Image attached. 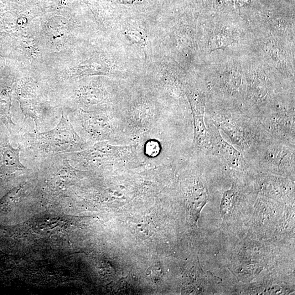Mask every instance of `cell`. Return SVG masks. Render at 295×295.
Here are the masks:
<instances>
[{"instance_id":"9","label":"cell","mask_w":295,"mask_h":295,"mask_svg":"<svg viewBox=\"0 0 295 295\" xmlns=\"http://www.w3.org/2000/svg\"><path fill=\"white\" fill-rule=\"evenodd\" d=\"M126 37L131 42L135 43H143L145 42V36L143 33L136 29L129 30L126 33Z\"/></svg>"},{"instance_id":"3","label":"cell","mask_w":295,"mask_h":295,"mask_svg":"<svg viewBox=\"0 0 295 295\" xmlns=\"http://www.w3.org/2000/svg\"><path fill=\"white\" fill-rule=\"evenodd\" d=\"M193 270L189 272H186L183 285L186 288H189L194 291L195 289L199 290L200 292H203L205 288L210 287L214 284H219L221 279L218 277L214 276L211 272L208 275H206L200 265L193 266Z\"/></svg>"},{"instance_id":"1","label":"cell","mask_w":295,"mask_h":295,"mask_svg":"<svg viewBox=\"0 0 295 295\" xmlns=\"http://www.w3.org/2000/svg\"><path fill=\"white\" fill-rule=\"evenodd\" d=\"M51 146L63 149L68 147L76 140V134L70 122L63 115L61 121L53 130L41 133Z\"/></svg>"},{"instance_id":"5","label":"cell","mask_w":295,"mask_h":295,"mask_svg":"<svg viewBox=\"0 0 295 295\" xmlns=\"http://www.w3.org/2000/svg\"><path fill=\"white\" fill-rule=\"evenodd\" d=\"M209 131L211 132L212 142L221 156L227 162L235 167L241 165L243 162L241 154L222 138L216 128L211 127Z\"/></svg>"},{"instance_id":"6","label":"cell","mask_w":295,"mask_h":295,"mask_svg":"<svg viewBox=\"0 0 295 295\" xmlns=\"http://www.w3.org/2000/svg\"><path fill=\"white\" fill-rule=\"evenodd\" d=\"M20 148H13L7 146L4 148L2 157V167L7 172H12L17 170L25 169L26 168L20 163L19 153Z\"/></svg>"},{"instance_id":"7","label":"cell","mask_w":295,"mask_h":295,"mask_svg":"<svg viewBox=\"0 0 295 295\" xmlns=\"http://www.w3.org/2000/svg\"><path fill=\"white\" fill-rule=\"evenodd\" d=\"M236 199V192L234 188L227 190L222 197L221 203V213L225 216L231 211L234 207Z\"/></svg>"},{"instance_id":"4","label":"cell","mask_w":295,"mask_h":295,"mask_svg":"<svg viewBox=\"0 0 295 295\" xmlns=\"http://www.w3.org/2000/svg\"><path fill=\"white\" fill-rule=\"evenodd\" d=\"M208 195L205 188L197 185L189 197L187 202V220L193 228H196L202 209L206 204Z\"/></svg>"},{"instance_id":"10","label":"cell","mask_w":295,"mask_h":295,"mask_svg":"<svg viewBox=\"0 0 295 295\" xmlns=\"http://www.w3.org/2000/svg\"><path fill=\"white\" fill-rule=\"evenodd\" d=\"M136 231L138 235L140 237H148L153 234L152 227L149 225V223L138 224L136 227Z\"/></svg>"},{"instance_id":"2","label":"cell","mask_w":295,"mask_h":295,"mask_svg":"<svg viewBox=\"0 0 295 295\" xmlns=\"http://www.w3.org/2000/svg\"><path fill=\"white\" fill-rule=\"evenodd\" d=\"M188 96L194 119V141L197 145H201L208 137V133L204 122L205 108L204 97L201 94H196V93H191Z\"/></svg>"},{"instance_id":"8","label":"cell","mask_w":295,"mask_h":295,"mask_svg":"<svg viewBox=\"0 0 295 295\" xmlns=\"http://www.w3.org/2000/svg\"><path fill=\"white\" fill-rule=\"evenodd\" d=\"M163 274V268L159 264H155V265L150 267L147 271V277L154 283H157L161 281Z\"/></svg>"}]
</instances>
